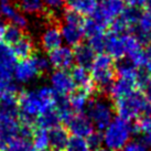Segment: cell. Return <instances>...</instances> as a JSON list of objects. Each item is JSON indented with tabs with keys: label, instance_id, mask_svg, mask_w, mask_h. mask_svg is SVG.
Wrapping results in <instances>:
<instances>
[{
	"label": "cell",
	"instance_id": "6da1fadb",
	"mask_svg": "<svg viewBox=\"0 0 151 151\" xmlns=\"http://www.w3.org/2000/svg\"><path fill=\"white\" fill-rule=\"evenodd\" d=\"M55 98L56 94L50 85H42L21 92L18 97L19 122L33 127L38 116L54 107Z\"/></svg>",
	"mask_w": 151,
	"mask_h": 151
},
{
	"label": "cell",
	"instance_id": "7a4b0ae2",
	"mask_svg": "<svg viewBox=\"0 0 151 151\" xmlns=\"http://www.w3.org/2000/svg\"><path fill=\"white\" fill-rule=\"evenodd\" d=\"M101 134L103 143L107 149L120 151L134 134V125H132L131 120L125 119L117 115L103 130Z\"/></svg>",
	"mask_w": 151,
	"mask_h": 151
},
{
	"label": "cell",
	"instance_id": "3957f363",
	"mask_svg": "<svg viewBox=\"0 0 151 151\" xmlns=\"http://www.w3.org/2000/svg\"><path fill=\"white\" fill-rule=\"evenodd\" d=\"M18 59L11 46L0 40V93L17 95L20 86L13 80V70Z\"/></svg>",
	"mask_w": 151,
	"mask_h": 151
},
{
	"label": "cell",
	"instance_id": "277c9868",
	"mask_svg": "<svg viewBox=\"0 0 151 151\" xmlns=\"http://www.w3.org/2000/svg\"><path fill=\"white\" fill-rule=\"evenodd\" d=\"M89 72L93 86L101 93H108L116 75L113 59L106 53L97 54Z\"/></svg>",
	"mask_w": 151,
	"mask_h": 151
},
{
	"label": "cell",
	"instance_id": "5b68a950",
	"mask_svg": "<svg viewBox=\"0 0 151 151\" xmlns=\"http://www.w3.org/2000/svg\"><path fill=\"white\" fill-rule=\"evenodd\" d=\"M84 113L92 122L94 128L103 131L115 117V106L111 101L104 96L91 97Z\"/></svg>",
	"mask_w": 151,
	"mask_h": 151
},
{
	"label": "cell",
	"instance_id": "8992f818",
	"mask_svg": "<svg viewBox=\"0 0 151 151\" xmlns=\"http://www.w3.org/2000/svg\"><path fill=\"white\" fill-rule=\"evenodd\" d=\"M114 106L118 116L128 120H134L140 117L142 114L151 108V104L146 99L142 93L139 91H134L128 96L115 101Z\"/></svg>",
	"mask_w": 151,
	"mask_h": 151
},
{
	"label": "cell",
	"instance_id": "52a82bcc",
	"mask_svg": "<svg viewBox=\"0 0 151 151\" xmlns=\"http://www.w3.org/2000/svg\"><path fill=\"white\" fill-rule=\"evenodd\" d=\"M141 45L131 33L117 34L109 31L106 33L105 53L113 60L125 58L131 50Z\"/></svg>",
	"mask_w": 151,
	"mask_h": 151
},
{
	"label": "cell",
	"instance_id": "ba28073f",
	"mask_svg": "<svg viewBox=\"0 0 151 151\" xmlns=\"http://www.w3.org/2000/svg\"><path fill=\"white\" fill-rule=\"evenodd\" d=\"M40 75L41 73L32 56L24 60H19L13 70V80L18 84H29Z\"/></svg>",
	"mask_w": 151,
	"mask_h": 151
},
{
	"label": "cell",
	"instance_id": "9c48e42d",
	"mask_svg": "<svg viewBox=\"0 0 151 151\" xmlns=\"http://www.w3.org/2000/svg\"><path fill=\"white\" fill-rule=\"evenodd\" d=\"M49 81L51 88L54 91L56 95L68 96L76 88L74 82L72 80L71 73L67 72V70L55 68L54 71L50 73Z\"/></svg>",
	"mask_w": 151,
	"mask_h": 151
},
{
	"label": "cell",
	"instance_id": "30bf717a",
	"mask_svg": "<svg viewBox=\"0 0 151 151\" xmlns=\"http://www.w3.org/2000/svg\"><path fill=\"white\" fill-rule=\"evenodd\" d=\"M66 129L74 137L86 138L95 130L85 113H74L66 122Z\"/></svg>",
	"mask_w": 151,
	"mask_h": 151
},
{
	"label": "cell",
	"instance_id": "8fae6325",
	"mask_svg": "<svg viewBox=\"0 0 151 151\" xmlns=\"http://www.w3.org/2000/svg\"><path fill=\"white\" fill-rule=\"evenodd\" d=\"M47 53H49L47 58L51 63V66L58 70H68L75 63L73 49L66 44L59 46Z\"/></svg>",
	"mask_w": 151,
	"mask_h": 151
},
{
	"label": "cell",
	"instance_id": "7c38bea8",
	"mask_svg": "<svg viewBox=\"0 0 151 151\" xmlns=\"http://www.w3.org/2000/svg\"><path fill=\"white\" fill-rule=\"evenodd\" d=\"M19 117V103L13 94L0 93V124Z\"/></svg>",
	"mask_w": 151,
	"mask_h": 151
},
{
	"label": "cell",
	"instance_id": "4fadbf2b",
	"mask_svg": "<svg viewBox=\"0 0 151 151\" xmlns=\"http://www.w3.org/2000/svg\"><path fill=\"white\" fill-rule=\"evenodd\" d=\"M137 91V84L134 77H126V76H118V78L113 82L108 94L114 101H118L122 97L130 95L131 93Z\"/></svg>",
	"mask_w": 151,
	"mask_h": 151
},
{
	"label": "cell",
	"instance_id": "5bb4252c",
	"mask_svg": "<svg viewBox=\"0 0 151 151\" xmlns=\"http://www.w3.org/2000/svg\"><path fill=\"white\" fill-rule=\"evenodd\" d=\"M63 44L60 28L56 24H49L40 35V45L46 52L54 50Z\"/></svg>",
	"mask_w": 151,
	"mask_h": 151
},
{
	"label": "cell",
	"instance_id": "9a60e30c",
	"mask_svg": "<svg viewBox=\"0 0 151 151\" xmlns=\"http://www.w3.org/2000/svg\"><path fill=\"white\" fill-rule=\"evenodd\" d=\"M47 137L49 149L51 151H65L68 140L71 138L70 132L67 131L66 128L62 127L61 125L47 130Z\"/></svg>",
	"mask_w": 151,
	"mask_h": 151
},
{
	"label": "cell",
	"instance_id": "2e32d148",
	"mask_svg": "<svg viewBox=\"0 0 151 151\" xmlns=\"http://www.w3.org/2000/svg\"><path fill=\"white\" fill-rule=\"evenodd\" d=\"M61 35L63 39V43L71 47H75L80 43L83 42L84 32L82 29V25L70 24V23H64L60 27Z\"/></svg>",
	"mask_w": 151,
	"mask_h": 151
},
{
	"label": "cell",
	"instance_id": "e0dca14e",
	"mask_svg": "<svg viewBox=\"0 0 151 151\" xmlns=\"http://www.w3.org/2000/svg\"><path fill=\"white\" fill-rule=\"evenodd\" d=\"M74 53V62L78 66L85 67L89 70L92 67L94 60L96 58L97 53L93 50L87 43H80L73 50Z\"/></svg>",
	"mask_w": 151,
	"mask_h": 151
},
{
	"label": "cell",
	"instance_id": "ac0fdd59",
	"mask_svg": "<svg viewBox=\"0 0 151 151\" xmlns=\"http://www.w3.org/2000/svg\"><path fill=\"white\" fill-rule=\"evenodd\" d=\"M92 89L76 87L68 95V101L74 113H84L89 98L92 97Z\"/></svg>",
	"mask_w": 151,
	"mask_h": 151
},
{
	"label": "cell",
	"instance_id": "d6986e66",
	"mask_svg": "<svg viewBox=\"0 0 151 151\" xmlns=\"http://www.w3.org/2000/svg\"><path fill=\"white\" fill-rule=\"evenodd\" d=\"M11 49L18 60L28 59L34 54V42L30 37L23 35L20 40L11 45Z\"/></svg>",
	"mask_w": 151,
	"mask_h": 151
},
{
	"label": "cell",
	"instance_id": "ffe728a7",
	"mask_svg": "<svg viewBox=\"0 0 151 151\" xmlns=\"http://www.w3.org/2000/svg\"><path fill=\"white\" fill-rule=\"evenodd\" d=\"M67 9H71L82 16H92L98 7L97 0H65Z\"/></svg>",
	"mask_w": 151,
	"mask_h": 151
},
{
	"label": "cell",
	"instance_id": "44dd1931",
	"mask_svg": "<svg viewBox=\"0 0 151 151\" xmlns=\"http://www.w3.org/2000/svg\"><path fill=\"white\" fill-rule=\"evenodd\" d=\"M72 76V80L75 84V87L78 88H87V89H93L92 77H91V72L89 70L85 67L76 65L75 67L72 68L70 72Z\"/></svg>",
	"mask_w": 151,
	"mask_h": 151
},
{
	"label": "cell",
	"instance_id": "7402d4cb",
	"mask_svg": "<svg viewBox=\"0 0 151 151\" xmlns=\"http://www.w3.org/2000/svg\"><path fill=\"white\" fill-rule=\"evenodd\" d=\"M62 122L61 118H60L58 111L55 108L49 109L44 113H42L40 116H38L37 120H35V126L38 128H42L45 130H50L56 126H60V124Z\"/></svg>",
	"mask_w": 151,
	"mask_h": 151
},
{
	"label": "cell",
	"instance_id": "603a6c76",
	"mask_svg": "<svg viewBox=\"0 0 151 151\" xmlns=\"http://www.w3.org/2000/svg\"><path fill=\"white\" fill-rule=\"evenodd\" d=\"M114 66L118 76H126V77H134L138 68L127 56L116 60V63H114Z\"/></svg>",
	"mask_w": 151,
	"mask_h": 151
},
{
	"label": "cell",
	"instance_id": "cb8c5ba5",
	"mask_svg": "<svg viewBox=\"0 0 151 151\" xmlns=\"http://www.w3.org/2000/svg\"><path fill=\"white\" fill-rule=\"evenodd\" d=\"M31 143L35 151L44 150L49 148V137H47V130L38 128L33 129L31 136Z\"/></svg>",
	"mask_w": 151,
	"mask_h": 151
},
{
	"label": "cell",
	"instance_id": "d4e9b609",
	"mask_svg": "<svg viewBox=\"0 0 151 151\" xmlns=\"http://www.w3.org/2000/svg\"><path fill=\"white\" fill-rule=\"evenodd\" d=\"M141 12H142L141 8L128 6V7H125L124 11H122V14H120L119 17L122 18V20L128 24L129 31H130V29H131L132 27H134V25L138 23L139 19H140V16H141Z\"/></svg>",
	"mask_w": 151,
	"mask_h": 151
},
{
	"label": "cell",
	"instance_id": "484cf974",
	"mask_svg": "<svg viewBox=\"0 0 151 151\" xmlns=\"http://www.w3.org/2000/svg\"><path fill=\"white\" fill-rule=\"evenodd\" d=\"M18 8L27 14H37L43 11L44 2L43 0H19Z\"/></svg>",
	"mask_w": 151,
	"mask_h": 151
},
{
	"label": "cell",
	"instance_id": "4316f807",
	"mask_svg": "<svg viewBox=\"0 0 151 151\" xmlns=\"http://www.w3.org/2000/svg\"><path fill=\"white\" fill-rule=\"evenodd\" d=\"M23 35H24L23 29L10 23V24H7V27H6L4 37H2L1 40H2L6 44H8V45L11 46L12 44H14V43L17 42L18 40H20Z\"/></svg>",
	"mask_w": 151,
	"mask_h": 151
},
{
	"label": "cell",
	"instance_id": "83f0119b",
	"mask_svg": "<svg viewBox=\"0 0 151 151\" xmlns=\"http://www.w3.org/2000/svg\"><path fill=\"white\" fill-rule=\"evenodd\" d=\"M82 29H83V32H84V37L86 38H89V37H93L97 33H101V32H105V28L99 23L97 22L93 17L86 18L83 20V23H82Z\"/></svg>",
	"mask_w": 151,
	"mask_h": 151
},
{
	"label": "cell",
	"instance_id": "f1b7e54d",
	"mask_svg": "<svg viewBox=\"0 0 151 151\" xmlns=\"http://www.w3.org/2000/svg\"><path fill=\"white\" fill-rule=\"evenodd\" d=\"M18 11H19V8L10 0L0 1V17L4 20L11 21V19L17 14Z\"/></svg>",
	"mask_w": 151,
	"mask_h": 151
},
{
	"label": "cell",
	"instance_id": "f546056e",
	"mask_svg": "<svg viewBox=\"0 0 151 151\" xmlns=\"http://www.w3.org/2000/svg\"><path fill=\"white\" fill-rule=\"evenodd\" d=\"M87 40H88L87 44L96 52L97 54L105 53V43H106L105 32L97 33L95 35H93V37H89V38H87Z\"/></svg>",
	"mask_w": 151,
	"mask_h": 151
},
{
	"label": "cell",
	"instance_id": "4dcf8cb0",
	"mask_svg": "<svg viewBox=\"0 0 151 151\" xmlns=\"http://www.w3.org/2000/svg\"><path fill=\"white\" fill-rule=\"evenodd\" d=\"M4 151H35L30 139L18 138L10 142Z\"/></svg>",
	"mask_w": 151,
	"mask_h": 151
},
{
	"label": "cell",
	"instance_id": "1f68e13d",
	"mask_svg": "<svg viewBox=\"0 0 151 151\" xmlns=\"http://www.w3.org/2000/svg\"><path fill=\"white\" fill-rule=\"evenodd\" d=\"M151 131V108L142 114L134 124V134Z\"/></svg>",
	"mask_w": 151,
	"mask_h": 151
},
{
	"label": "cell",
	"instance_id": "d6a6232c",
	"mask_svg": "<svg viewBox=\"0 0 151 151\" xmlns=\"http://www.w3.org/2000/svg\"><path fill=\"white\" fill-rule=\"evenodd\" d=\"M65 151H91V149L88 147L85 138L72 136L70 140H68V143H67Z\"/></svg>",
	"mask_w": 151,
	"mask_h": 151
},
{
	"label": "cell",
	"instance_id": "836d02e7",
	"mask_svg": "<svg viewBox=\"0 0 151 151\" xmlns=\"http://www.w3.org/2000/svg\"><path fill=\"white\" fill-rule=\"evenodd\" d=\"M62 19H63L64 23H70V24H76V25H82L83 20H84L82 14L73 11L71 9L64 10L63 14H62Z\"/></svg>",
	"mask_w": 151,
	"mask_h": 151
},
{
	"label": "cell",
	"instance_id": "e575fe53",
	"mask_svg": "<svg viewBox=\"0 0 151 151\" xmlns=\"http://www.w3.org/2000/svg\"><path fill=\"white\" fill-rule=\"evenodd\" d=\"M85 139H86V142H87L91 151L99 149L104 145L103 143V134H101L99 130H97V131L94 130L92 134H89L88 137H86Z\"/></svg>",
	"mask_w": 151,
	"mask_h": 151
},
{
	"label": "cell",
	"instance_id": "d590c367",
	"mask_svg": "<svg viewBox=\"0 0 151 151\" xmlns=\"http://www.w3.org/2000/svg\"><path fill=\"white\" fill-rule=\"evenodd\" d=\"M108 28L110 29V32H113V33L125 34L129 32V27H128V24L120 17L115 18L113 21L110 22Z\"/></svg>",
	"mask_w": 151,
	"mask_h": 151
},
{
	"label": "cell",
	"instance_id": "8d00e7d4",
	"mask_svg": "<svg viewBox=\"0 0 151 151\" xmlns=\"http://www.w3.org/2000/svg\"><path fill=\"white\" fill-rule=\"evenodd\" d=\"M32 58L34 59L35 61V64H37V66H38L39 71L41 73V75L42 74H45L47 72L50 71L51 66V63L50 61H49V58L44 54H41V53H37V54H33L32 55Z\"/></svg>",
	"mask_w": 151,
	"mask_h": 151
},
{
	"label": "cell",
	"instance_id": "74e56055",
	"mask_svg": "<svg viewBox=\"0 0 151 151\" xmlns=\"http://www.w3.org/2000/svg\"><path fill=\"white\" fill-rule=\"evenodd\" d=\"M120 151H150V148H148L139 140L134 139V140H130Z\"/></svg>",
	"mask_w": 151,
	"mask_h": 151
},
{
	"label": "cell",
	"instance_id": "f35d334b",
	"mask_svg": "<svg viewBox=\"0 0 151 151\" xmlns=\"http://www.w3.org/2000/svg\"><path fill=\"white\" fill-rule=\"evenodd\" d=\"M10 23H11V24L17 25V27L21 28V29H25V28L28 27V23H29V21H28V18L25 17L24 13L22 12L21 10L19 9V11L17 12V14H16V16L11 19Z\"/></svg>",
	"mask_w": 151,
	"mask_h": 151
},
{
	"label": "cell",
	"instance_id": "ab89813d",
	"mask_svg": "<svg viewBox=\"0 0 151 151\" xmlns=\"http://www.w3.org/2000/svg\"><path fill=\"white\" fill-rule=\"evenodd\" d=\"M43 2H44V7L47 10H50L52 13L61 11L65 4L64 0H43Z\"/></svg>",
	"mask_w": 151,
	"mask_h": 151
},
{
	"label": "cell",
	"instance_id": "60d3db41",
	"mask_svg": "<svg viewBox=\"0 0 151 151\" xmlns=\"http://www.w3.org/2000/svg\"><path fill=\"white\" fill-rule=\"evenodd\" d=\"M137 136V140H139L141 143H143L145 146H147L148 148L151 149V131H147V132H137L134 134Z\"/></svg>",
	"mask_w": 151,
	"mask_h": 151
},
{
	"label": "cell",
	"instance_id": "b9f144b4",
	"mask_svg": "<svg viewBox=\"0 0 151 151\" xmlns=\"http://www.w3.org/2000/svg\"><path fill=\"white\" fill-rule=\"evenodd\" d=\"M140 92L142 93L143 96L146 97V99L151 104V80L148 81L147 83L140 88Z\"/></svg>",
	"mask_w": 151,
	"mask_h": 151
},
{
	"label": "cell",
	"instance_id": "7bdbcfd3",
	"mask_svg": "<svg viewBox=\"0 0 151 151\" xmlns=\"http://www.w3.org/2000/svg\"><path fill=\"white\" fill-rule=\"evenodd\" d=\"M127 6H132V7H138V8H142L146 4L147 0H124Z\"/></svg>",
	"mask_w": 151,
	"mask_h": 151
},
{
	"label": "cell",
	"instance_id": "ee69618b",
	"mask_svg": "<svg viewBox=\"0 0 151 151\" xmlns=\"http://www.w3.org/2000/svg\"><path fill=\"white\" fill-rule=\"evenodd\" d=\"M6 27H7V24H6V22H4V19H2V18L0 17V40H1L2 37H4Z\"/></svg>",
	"mask_w": 151,
	"mask_h": 151
},
{
	"label": "cell",
	"instance_id": "f6af8a7d",
	"mask_svg": "<svg viewBox=\"0 0 151 151\" xmlns=\"http://www.w3.org/2000/svg\"><path fill=\"white\" fill-rule=\"evenodd\" d=\"M93 151H113V150H109L107 148H99V149H96V150H93Z\"/></svg>",
	"mask_w": 151,
	"mask_h": 151
},
{
	"label": "cell",
	"instance_id": "bcb514c9",
	"mask_svg": "<svg viewBox=\"0 0 151 151\" xmlns=\"http://www.w3.org/2000/svg\"><path fill=\"white\" fill-rule=\"evenodd\" d=\"M39 151H51V150H49V149H44V150H39Z\"/></svg>",
	"mask_w": 151,
	"mask_h": 151
},
{
	"label": "cell",
	"instance_id": "7dc6e473",
	"mask_svg": "<svg viewBox=\"0 0 151 151\" xmlns=\"http://www.w3.org/2000/svg\"><path fill=\"white\" fill-rule=\"evenodd\" d=\"M0 1H4V0H0Z\"/></svg>",
	"mask_w": 151,
	"mask_h": 151
}]
</instances>
